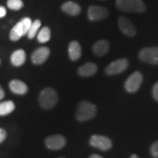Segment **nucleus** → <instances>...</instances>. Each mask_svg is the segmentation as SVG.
Wrapping results in <instances>:
<instances>
[{
    "label": "nucleus",
    "mask_w": 158,
    "mask_h": 158,
    "mask_svg": "<svg viewBox=\"0 0 158 158\" xmlns=\"http://www.w3.org/2000/svg\"><path fill=\"white\" fill-rule=\"evenodd\" d=\"M59 101V95L56 91L51 87L45 88L40 92L38 102L43 109L50 110L56 106Z\"/></svg>",
    "instance_id": "f257e3e1"
},
{
    "label": "nucleus",
    "mask_w": 158,
    "mask_h": 158,
    "mask_svg": "<svg viewBox=\"0 0 158 158\" xmlns=\"http://www.w3.org/2000/svg\"><path fill=\"white\" fill-rule=\"evenodd\" d=\"M97 114L95 105L88 101L79 102L77 106L76 116L79 122H86L92 119Z\"/></svg>",
    "instance_id": "f03ea898"
},
{
    "label": "nucleus",
    "mask_w": 158,
    "mask_h": 158,
    "mask_svg": "<svg viewBox=\"0 0 158 158\" xmlns=\"http://www.w3.org/2000/svg\"><path fill=\"white\" fill-rule=\"evenodd\" d=\"M116 5L120 10L129 13H143L147 9L142 0H116Z\"/></svg>",
    "instance_id": "7ed1b4c3"
},
{
    "label": "nucleus",
    "mask_w": 158,
    "mask_h": 158,
    "mask_svg": "<svg viewBox=\"0 0 158 158\" xmlns=\"http://www.w3.org/2000/svg\"><path fill=\"white\" fill-rule=\"evenodd\" d=\"M32 23L31 20L28 17L23 18L13 29L10 32V39L12 41H18L24 35H27L29 27Z\"/></svg>",
    "instance_id": "20e7f679"
},
{
    "label": "nucleus",
    "mask_w": 158,
    "mask_h": 158,
    "mask_svg": "<svg viewBox=\"0 0 158 158\" xmlns=\"http://www.w3.org/2000/svg\"><path fill=\"white\" fill-rule=\"evenodd\" d=\"M138 57L142 62L158 64V47H147L140 51Z\"/></svg>",
    "instance_id": "39448f33"
},
{
    "label": "nucleus",
    "mask_w": 158,
    "mask_h": 158,
    "mask_svg": "<svg viewBox=\"0 0 158 158\" xmlns=\"http://www.w3.org/2000/svg\"><path fill=\"white\" fill-rule=\"evenodd\" d=\"M143 81V75L139 71H136L129 76L125 83L124 89L129 93H134L139 89Z\"/></svg>",
    "instance_id": "423d86ee"
},
{
    "label": "nucleus",
    "mask_w": 158,
    "mask_h": 158,
    "mask_svg": "<svg viewBox=\"0 0 158 158\" xmlns=\"http://www.w3.org/2000/svg\"><path fill=\"white\" fill-rule=\"evenodd\" d=\"M45 145L48 149L53 151L60 150L66 145V138L60 134L49 135L45 138Z\"/></svg>",
    "instance_id": "0eeeda50"
},
{
    "label": "nucleus",
    "mask_w": 158,
    "mask_h": 158,
    "mask_svg": "<svg viewBox=\"0 0 158 158\" xmlns=\"http://www.w3.org/2000/svg\"><path fill=\"white\" fill-rule=\"evenodd\" d=\"M128 65L129 62L126 58L117 59L108 65L106 68V73L108 76L119 74L126 70V69L128 68Z\"/></svg>",
    "instance_id": "6e6552de"
},
{
    "label": "nucleus",
    "mask_w": 158,
    "mask_h": 158,
    "mask_svg": "<svg viewBox=\"0 0 158 158\" xmlns=\"http://www.w3.org/2000/svg\"><path fill=\"white\" fill-rule=\"evenodd\" d=\"M89 144L92 147L102 151H107L112 147V142L110 138L100 135H93L91 136Z\"/></svg>",
    "instance_id": "1a4fd4ad"
},
{
    "label": "nucleus",
    "mask_w": 158,
    "mask_h": 158,
    "mask_svg": "<svg viewBox=\"0 0 158 158\" xmlns=\"http://www.w3.org/2000/svg\"><path fill=\"white\" fill-rule=\"evenodd\" d=\"M108 9L101 6L92 5L90 6L88 9V17L90 21H96L105 19L108 17Z\"/></svg>",
    "instance_id": "9d476101"
},
{
    "label": "nucleus",
    "mask_w": 158,
    "mask_h": 158,
    "mask_svg": "<svg viewBox=\"0 0 158 158\" xmlns=\"http://www.w3.org/2000/svg\"><path fill=\"white\" fill-rule=\"evenodd\" d=\"M50 49L48 47H40L32 53L31 56V62L35 64H42L48 58Z\"/></svg>",
    "instance_id": "9b49d317"
},
{
    "label": "nucleus",
    "mask_w": 158,
    "mask_h": 158,
    "mask_svg": "<svg viewBox=\"0 0 158 158\" xmlns=\"http://www.w3.org/2000/svg\"><path fill=\"white\" fill-rule=\"evenodd\" d=\"M118 27L122 33L129 37H134L136 35V30L131 21L127 18L121 16L118 21Z\"/></svg>",
    "instance_id": "f8f14e48"
},
{
    "label": "nucleus",
    "mask_w": 158,
    "mask_h": 158,
    "mask_svg": "<svg viewBox=\"0 0 158 158\" xmlns=\"http://www.w3.org/2000/svg\"><path fill=\"white\" fill-rule=\"evenodd\" d=\"M9 88L13 93L18 95H24L28 92V86L22 81L14 79L9 83Z\"/></svg>",
    "instance_id": "ddd939ff"
},
{
    "label": "nucleus",
    "mask_w": 158,
    "mask_h": 158,
    "mask_svg": "<svg viewBox=\"0 0 158 158\" xmlns=\"http://www.w3.org/2000/svg\"><path fill=\"white\" fill-rule=\"evenodd\" d=\"M110 48V43L106 40H100L94 43L92 50L94 54L98 56H102L108 52Z\"/></svg>",
    "instance_id": "4468645a"
},
{
    "label": "nucleus",
    "mask_w": 158,
    "mask_h": 158,
    "mask_svg": "<svg viewBox=\"0 0 158 158\" xmlns=\"http://www.w3.org/2000/svg\"><path fill=\"white\" fill-rule=\"evenodd\" d=\"M97 71H98V66L95 63L87 62L78 68V73L79 76L82 77H91L94 76Z\"/></svg>",
    "instance_id": "2eb2a0df"
},
{
    "label": "nucleus",
    "mask_w": 158,
    "mask_h": 158,
    "mask_svg": "<svg viewBox=\"0 0 158 158\" xmlns=\"http://www.w3.org/2000/svg\"><path fill=\"white\" fill-rule=\"evenodd\" d=\"M81 47L78 42L74 40L70 43L68 47L69 57L72 61H77L81 56Z\"/></svg>",
    "instance_id": "dca6fc26"
},
{
    "label": "nucleus",
    "mask_w": 158,
    "mask_h": 158,
    "mask_svg": "<svg viewBox=\"0 0 158 158\" xmlns=\"http://www.w3.org/2000/svg\"><path fill=\"white\" fill-rule=\"evenodd\" d=\"M62 10L65 13L70 15H73V16L78 15L81 11V8L78 4L71 1L66 2L63 4L62 5Z\"/></svg>",
    "instance_id": "f3484780"
},
{
    "label": "nucleus",
    "mask_w": 158,
    "mask_h": 158,
    "mask_svg": "<svg viewBox=\"0 0 158 158\" xmlns=\"http://www.w3.org/2000/svg\"><path fill=\"white\" fill-rule=\"evenodd\" d=\"M26 59H27V55L25 51L22 49L15 51L10 56L11 63L15 67H20L23 65L24 64Z\"/></svg>",
    "instance_id": "a211bd4d"
},
{
    "label": "nucleus",
    "mask_w": 158,
    "mask_h": 158,
    "mask_svg": "<svg viewBox=\"0 0 158 158\" xmlns=\"http://www.w3.org/2000/svg\"><path fill=\"white\" fill-rule=\"evenodd\" d=\"M15 109V105L11 100L0 102V116H5L13 113Z\"/></svg>",
    "instance_id": "6ab92c4d"
},
{
    "label": "nucleus",
    "mask_w": 158,
    "mask_h": 158,
    "mask_svg": "<svg viewBox=\"0 0 158 158\" xmlns=\"http://www.w3.org/2000/svg\"><path fill=\"white\" fill-rule=\"evenodd\" d=\"M51 39V30L48 27H43L37 35V40L40 43L48 42Z\"/></svg>",
    "instance_id": "aec40b11"
},
{
    "label": "nucleus",
    "mask_w": 158,
    "mask_h": 158,
    "mask_svg": "<svg viewBox=\"0 0 158 158\" xmlns=\"http://www.w3.org/2000/svg\"><path fill=\"white\" fill-rule=\"evenodd\" d=\"M41 21L40 20H35L34 22L31 23V24L29 27L28 32H27V37L29 39H33L37 35V31L40 28Z\"/></svg>",
    "instance_id": "412c9836"
},
{
    "label": "nucleus",
    "mask_w": 158,
    "mask_h": 158,
    "mask_svg": "<svg viewBox=\"0 0 158 158\" xmlns=\"http://www.w3.org/2000/svg\"><path fill=\"white\" fill-rule=\"evenodd\" d=\"M7 5L12 10H19L23 7L22 0H7Z\"/></svg>",
    "instance_id": "4be33fe9"
},
{
    "label": "nucleus",
    "mask_w": 158,
    "mask_h": 158,
    "mask_svg": "<svg viewBox=\"0 0 158 158\" xmlns=\"http://www.w3.org/2000/svg\"><path fill=\"white\" fill-rule=\"evenodd\" d=\"M150 152H151V155L154 158H158V141L155 142L152 145L151 149H150Z\"/></svg>",
    "instance_id": "5701e85b"
},
{
    "label": "nucleus",
    "mask_w": 158,
    "mask_h": 158,
    "mask_svg": "<svg viewBox=\"0 0 158 158\" xmlns=\"http://www.w3.org/2000/svg\"><path fill=\"white\" fill-rule=\"evenodd\" d=\"M7 138V132L5 129L0 127V144L3 143Z\"/></svg>",
    "instance_id": "b1692460"
},
{
    "label": "nucleus",
    "mask_w": 158,
    "mask_h": 158,
    "mask_svg": "<svg viewBox=\"0 0 158 158\" xmlns=\"http://www.w3.org/2000/svg\"><path fill=\"white\" fill-rule=\"evenodd\" d=\"M152 94L155 100L158 101V82H157L154 85L152 89Z\"/></svg>",
    "instance_id": "393cba45"
},
{
    "label": "nucleus",
    "mask_w": 158,
    "mask_h": 158,
    "mask_svg": "<svg viewBox=\"0 0 158 158\" xmlns=\"http://www.w3.org/2000/svg\"><path fill=\"white\" fill-rule=\"evenodd\" d=\"M6 14H7V10H6L5 7L0 6V19L5 16Z\"/></svg>",
    "instance_id": "a878e982"
},
{
    "label": "nucleus",
    "mask_w": 158,
    "mask_h": 158,
    "mask_svg": "<svg viewBox=\"0 0 158 158\" xmlns=\"http://www.w3.org/2000/svg\"><path fill=\"white\" fill-rule=\"evenodd\" d=\"M5 91H4L2 87V86H0V100H2V99L5 98Z\"/></svg>",
    "instance_id": "bb28decb"
},
{
    "label": "nucleus",
    "mask_w": 158,
    "mask_h": 158,
    "mask_svg": "<svg viewBox=\"0 0 158 158\" xmlns=\"http://www.w3.org/2000/svg\"><path fill=\"white\" fill-rule=\"evenodd\" d=\"M89 158H103V157H101V156H100V155H96V154H94V155H91L90 157H89Z\"/></svg>",
    "instance_id": "cd10ccee"
},
{
    "label": "nucleus",
    "mask_w": 158,
    "mask_h": 158,
    "mask_svg": "<svg viewBox=\"0 0 158 158\" xmlns=\"http://www.w3.org/2000/svg\"><path fill=\"white\" fill-rule=\"evenodd\" d=\"M130 158H139V157H138L136 155H133L131 157H130Z\"/></svg>",
    "instance_id": "c85d7f7f"
},
{
    "label": "nucleus",
    "mask_w": 158,
    "mask_h": 158,
    "mask_svg": "<svg viewBox=\"0 0 158 158\" xmlns=\"http://www.w3.org/2000/svg\"><path fill=\"white\" fill-rule=\"evenodd\" d=\"M59 158H64V157H59Z\"/></svg>",
    "instance_id": "c756f323"
},
{
    "label": "nucleus",
    "mask_w": 158,
    "mask_h": 158,
    "mask_svg": "<svg viewBox=\"0 0 158 158\" xmlns=\"http://www.w3.org/2000/svg\"><path fill=\"white\" fill-rule=\"evenodd\" d=\"M0 63H1V60H0Z\"/></svg>",
    "instance_id": "7c9ffc66"
}]
</instances>
